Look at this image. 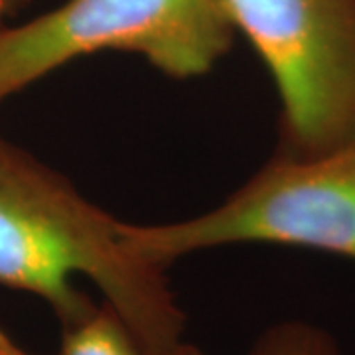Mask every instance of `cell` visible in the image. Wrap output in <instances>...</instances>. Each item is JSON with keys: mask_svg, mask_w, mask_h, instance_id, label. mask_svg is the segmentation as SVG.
<instances>
[{"mask_svg": "<svg viewBox=\"0 0 355 355\" xmlns=\"http://www.w3.org/2000/svg\"><path fill=\"white\" fill-rule=\"evenodd\" d=\"M119 223L67 178L0 139V286L42 298L64 326L95 306L73 284L83 277L142 342L184 340L186 314L168 268L132 253Z\"/></svg>", "mask_w": 355, "mask_h": 355, "instance_id": "1", "label": "cell"}, {"mask_svg": "<svg viewBox=\"0 0 355 355\" xmlns=\"http://www.w3.org/2000/svg\"><path fill=\"white\" fill-rule=\"evenodd\" d=\"M132 253L158 266L205 249L263 243L355 261V140L312 158L272 156L216 207L158 225L119 223Z\"/></svg>", "mask_w": 355, "mask_h": 355, "instance_id": "2", "label": "cell"}, {"mask_svg": "<svg viewBox=\"0 0 355 355\" xmlns=\"http://www.w3.org/2000/svg\"><path fill=\"white\" fill-rule=\"evenodd\" d=\"M237 30L219 0H65L0 28V103L77 58L127 51L172 79L209 73Z\"/></svg>", "mask_w": 355, "mask_h": 355, "instance_id": "3", "label": "cell"}, {"mask_svg": "<svg viewBox=\"0 0 355 355\" xmlns=\"http://www.w3.org/2000/svg\"><path fill=\"white\" fill-rule=\"evenodd\" d=\"M219 2L275 81V156L312 158L355 140V0Z\"/></svg>", "mask_w": 355, "mask_h": 355, "instance_id": "4", "label": "cell"}, {"mask_svg": "<svg viewBox=\"0 0 355 355\" xmlns=\"http://www.w3.org/2000/svg\"><path fill=\"white\" fill-rule=\"evenodd\" d=\"M60 328L62 343L58 355H205L186 338L168 347L148 345L105 302Z\"/></svg>", "mask_w": 355, "mask_h": 355, "instance_id": "5", "label": "cell"}, {"mask_svg": "<svg viewBox=\"0 0 355 355\" xmlns=\"http://www.w3.org/2000/svg\"><path fill=\"white\" fill-rule=\"evenodd\" d=\"M247 355H343L336 338L306 320H282L268 326Z\"/></svg>", "mask_w": 355, "mask_h": 355, "instance_id": "6", "label": "cell"}, {"mask_svg": "<svg viewBox=\"0 0 355 355\" xmlns=\"http://www.w3.org/2000/svg\"><path fill=\"white\" fill-rule=\"evenodd\" d=\"M28 0H0V28L6 26V20L12 18Z\"/></svg>", "mask_w": 355, "mask_h": 355, "instance_id": "7", "label": "cell"}, {"mask_svg": "<svg viewBox=\"0 0 355 355\" xmlns=\"http://www.w3.org/2000/svg\"><path fill=\"white\" fill-rule=\"evenodd\" d=\"M0 355H32L28 354L26 349H22L20 345H16L12 342V338L6 331L0 330Z\"/></svg>", "mask_w": 355, "mask_h": 355, "instance_id": "8", "label": "cell"}]
</instances>
